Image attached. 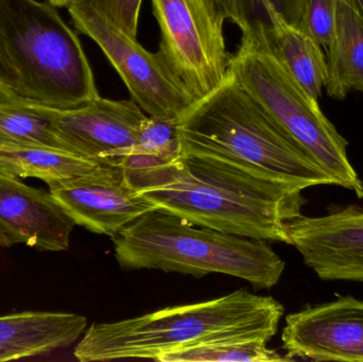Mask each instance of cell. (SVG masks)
Listing matches in <instances>:
<instances>
[{"instance_id": "obj_20", "label": "cell", "mask_w": 363, "mask_h": 362, "mask_svg": "<svg viewBox=\"0 0 363 362\" xmlns=\"http://www.w3.org/2000/svg\"><path fill=\"white\" fill-rule=\"evenodd\" d=\"M0 142H26L62 149L49 121L12 96L0 95Z\"/></svg>"}, {"instance_id": "obj_10", "label": "cell", "mask_w": 363, "mask_h": 362, "mask_svg": "<svg viewBox=\"0 0 363 362\" xmlns=\"http://www.w3.org/2000/svg\"><path fill=\"white\" fill-rule=\"evenodd\" d=\"M48 187L77 225L110 237L143 215L157 210L130 185L123 168L117 165H99Z\"/></svg>"}, {"instance_id": "obj_4", "label": "cell", "mask_w": 363, "mask_h": 362, "mask_svg": "<svg viewBox=\"0 0 363 362\" xmlns=\"http://www.w3.org/2000/svg\"><path fill=\"white\" fill-rule=\"evenodd\" d=\"M112 239L119 266L130 271L161 270L196 278L225 274L258 290L274 287L285 271V261L267 240L198 227L159 210L143 215Z\"/></svg>"}, {"instance_id": "obj_21", "label": "cell", "mask_w": 363, "mask_h": 362, "mask_svg": "<svg viewBox=\"0 0 363 362\" xmlns=\"http://www.w3.org/2000/svg\"><path fill=\"white\" fill-rule=\"evenodd\" d=\"M340 0H305L300 28L318 44L328 49L336 30Z\"/></svg>"}, {"instance_id": "obj_11", "label": "cell", "mask_w": 363, "mask_h": 362, "mask_svg": "<svg viewBox=\"0 0 363 362\" xmlns=\"http://www.w3.org/2000/svg\"><path fill=\"white\" fill-rule=\"evenodd\" d=\"M289 244L324 281L363 283V210L347 206L325 216L300 215L286 225Z\"/></svg>"}, {"instance_id": "obj_15", "label": "cell", "mask_w": 363, "mask_h": 362, "mask_svg": "<svg viewBox=\"0 0 363 362\" xmlns=\"http://www.w3.org/2000/svg\"><path fill=\"white\" fill-rule=\"evenodd\" d=\"M268 12L273 27L264 50L269 51L311 97L319 99L328 81V62L321 45L287 23L272 6H268Z\"/></svg>"}, {"instance_id": "obj_19", "label": "cell", "mask_w": 363, "mask_h": 362, "mask_svg": "<svg viewBox=\"0 0 363 362\" xmlns=\"http://www.w3.org/2000/svg\"><path fill=\"white\" fill-rule=\"evenodd\" d=\"M305 0H235L234 18L242 32L240 44L264 49L272 30L268 6H272L290 25L298 28Z\"/></svg>"}, {"instance_id": "obj_18", "label": "cell", "mask_w": 363, "mask_h": 362, "mask_svg": "<svg viewBox=\"0 0 363 362\" xmlns=\"http://www.w3.org/2000/svg\"><path fill=\"white\" fill-rule=\"evenodd\" d=\"M262 336H239L196 344L160 357V362H272L291 361L267 346Z\"/></svg>"}, {"instance_id": "obj_25", "label": "cell", "mask_w": 363, "mask_h": 362, "mask_svg": "<svg viewBox=\"0 0 363 362\" xmlns=\"http://www.w3.org/2000/svg\"><path fill=\"white\" fill-rule=\"evenodd\" d=\"M349 6L363 21V0H341Z\"/></svg>"}, {"instance_id": "obj_13", "label": "cell", "mask_w": 363, "mask_h": 362, "mask_svg": "<svg viewBox=\"0 0 363 362\" xmlns=\"http://www.w3.org/2000/svg\"><path fill=\"white\" fill-rule=\"evenodd\" d=\"M74 225L50 193L0 172V247L62 252L69 248Z\"/></svg>"}, {"instance_id": "obj_6", "label": "cell", "mask_w": 363, "mask_h": 362, "mask_svg": "<svg viewBox=\"0 0 363 362\" xmlns=\"http://www.w3.org/2000/svg\"><path fill=\"white\" fill-rule=\"evenodd\" d=\"M230 74L281 129L334 179L363 198V183L347 155L349 142L324 115L318 100L269 51L240 44Z\"/></svg>"}, {"instance_id": "obj_1", "label": "cell", "mask_w": 363, "mask_h": 362, "mask_svg": "<svg viewBox=\"0 0 363 362\" xmlns=\"http://www.w3.org/2000/svg\"><path fill=\"white\" fill-rule=\"evenodd\" d=\"M125 178L157 210L221 233L289 244L286 225L302 215V191L205 157L180 154Z\"/></svg>"}, {"instance_id": "obj_17", "label": "cell", "mask_w": 363, "mask_h": 362, "mask_svg": "<svg viewBox=\"0 0 363 362\" xmlns=\"http://www.w3.org/2000/svg\"><path fill=\"white\" fill-rule=\"evenodd\" d=\"M326 62L325 89L330 98L345 100L351 91L363 93V21L341 0Z\"/></svg>"}, {"instance_id": "obj_14", "label": "cell", "mask_w": 363, "mask_h": 362, "mask_svg": "<svg viewBox=\"0 0 363 362\" xmlns=\"http://www.w3.org/2000/svg\"><path fill=\"white\" fill-rule=\"evenodd\" d=\"M86 327L85 317L69 312H23L0 317V362L67 348Z\"/></svg>"}, {"instance_id": "obj_26", "label": "cell", "mask_w": 363, "mask_h": 362, "mask_svg": "<svg viewBox=\"0 0 363 362\" xmlns=\"http://www.w3.org/2000/svg\"><path fill=\"white\" fill-rule=\"evenodd\" d=\"M46 1L55 6V8H64V6L67 8L74 0H46Z\"/></svg>"}, {"instance_id": "obj_7", "label": "cell", "mask_w": 363, "mask_h": 362, "mask_svg": "<svg viewBox=\"0 0 363 362\" xmlns=\"http://www.w3.org/2000/svg\"><path fill=\"white\" fill-rule=\"evenodd\" d=\"M161 30L157 52L198 101L230 78L223 15L213 0H152Z\"/></svg>"}, {"instance_id": "obj_3", "label": "cell", "mask_w": 363, "mask_h": 362, "mask_svg": "<svg viewBox=\"0 0 363 362\" xmlns=\"http://www.w3.org/2000/svg\"><path fill=\"white\" fill-rule=\"evenodd\" d=\"M284 307L271 297L253 295L245 289L230 295L163 308L117 322L94 323L74 348L79 361L160 357L196 344L239 336L277 333Z\"/></svg>"}, {"instance_id": "obj_23", "label": "cell", "mask_w": 363, "mask_h": 362, "mask_svg": "<svg viewBox=\"0 0 363 362\" xmlns=\"http://www.w3.org/2000/svg\"><path fill=\"white\" fill-rule=\"evenodd\" d=\"M19 76L11 61L4 38V26L0 14V95L13 96L18 85Z\"/></svg>"}, {"instance_id": "obj_8", "label": "cell", "mask_w": 363, "mask_h": 362, "mask_svg": "<svg viewBox=\"0 0 363 362\" xmlns=\"http://www.w3.org/2000/svg\"><path fill=\"white\" fill-rule=\"evenodd\" d=\"M67 9L74 27L101 48L125 82L132 101L148 116L178 121L196 103L159 52H149L138 40L78 0Z\"/></svg>"}, {"instance_id": "obj_12", "label": "cell", "mask_w": 363, "mask_h": 362, "mask_svg": "<svg viewBox=\"0 0 363 362\" xmlns=\"http://www.w3.org/2000/svg\"><path fill=\"white\" fill-rule=\"evenodd\" d=\"M281 341L291 361L363 362V301L340 297L288 315Z\"/></svg>"}, {"instance_id": "obj_22", "label": "cell", "mask_w": 363, "mask_h": 362, "mask_svg": "<svg viewBox=\"0 0 363 362\" xmlns=\"http://www.w3.org/2000/svg\"><path fill=\"white\" fill-rule=\"evenodd\" d=\"M97 11L111 23L138 40V21L143 0H78Z\"/></svg>"}, {"instance_id": "obj_24", "label": "cell", "mask_w": 363, "mask_h": 362, "mask_svg": "<svg viewBox=\"0 0 363 362\" xmlns=\"http://www.w3.org/2000/svg\"><path fill=\"white\" fill-rule=\"evenodd\" d=\"M217 10L223 15L224 18L232 21L234 18L235 0H213Z\"/></svg>"}, {"instance_id": "obj_2", "label": "cell", "mask_w": 363, "mask_h": 362, "mask_svg": "<svg viewBox=\"0 0 363 362\" xmlns=\"http://www.w3.org/2000/svg\"><path fill=\"white\" fill-rule=\"evenodd\" d=\"M181 151L232 166L267 182L303 191L336 185L230 74L177 121Z\"/></svg>"}, {"instance_id": "obj_16", "label": "cell", "mask_w": 363, "mask_h": 362, "mask_svg": "<svg viewBox=\"0 0 363 362\" xmlns=\"http://www.w3.org/2000/svg\"><path fill=\"white\" fill-rule=\"evenodd\" d=\"M100 164L63 149L26 142H0V172L38 179L47 185L87 174Z\"/></svg>"}, {"instance_id": "obj_9", "label": "cell", "mask_w": 363, "mask_h": 362, "mask_svg": "<svg viewBox=\"0 0 363 362\" xmlns=\"http://www.w3.org/2000/svg\"><path fill=\"white\" fill-rule=\"evenodd\" d=\"M21 100L49 121L62 149L100 165H110L119 151L138 144L140 128L148 117L131 100L98 97L74 108Z\"/></svg>"}, {"instance_id": "obj_5", "label": "cell", "mask_w": 363, "mask_h": 362, "mask_svg": "<svg viewBox=\"0 0 363 362\" xmlns=\"http://www.w3.org/2000/svg\"><path fill=\"white\" fill-rule=\"evenodd\" d=\"M6 47L19 81L12 97L74 108L100 97L78 35L48 1L0 0Z\"/></svg>"}]
</instances>
